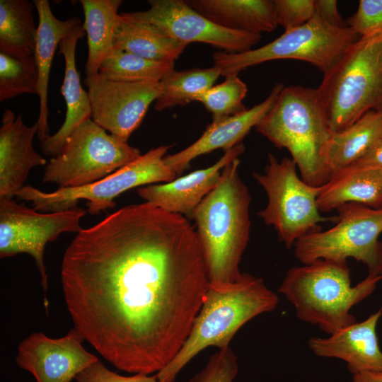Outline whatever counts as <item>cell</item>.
I'll return each mask as SVG.
<instances>
[{
    "instance_id": "ac0fdd59",
    "label": "cell",
    "mask_w": 382,
    "mask_h": 382,
    "mask_svg": "<svg viewBox=\"0 0 382 382\" xmlns=\"http://www.w3.org/2000/svg\"><path fill=\"white\" fill-rule=\"evenodd\" d=\"M283 88L282 83H277L268 96L259 104L237 115L212 120L194 143L179 152L166 156V164L179 175L194 158L218 149L226 151L241 144L270 110Z\"/></svg>"
},
{
    "instance_id": "3957f363",
    "label": "cell",
    "mask_w": 382,
    "mask_h": 382,
    "mask_svg": "<svg viewBox=\"0 0 382 382\" xmlns=\"http://www.w3.org/2000/svg\"><path fill=\"white\" fill-rule=\"evenodd\" d=\"M277 294L263 279L243 272L235 282H209L201 308L181 349L172 361L156 374L159 382H175L180 371L209 347H229L236 332L255 317L274 311Z\"/></svg>"
},
{
    "instance_id": "8fae6325",
    "label": "cell",
    "mask_w": 382,
    "mask_h": 382,
    "mask_svg": "<svg viewBox=\"0 0 382 382\" xmlns=\"http://www.w3.org/2000/svg\"><path fill=\"white\" fill-rule=\"evenodd\" d=\"M130 146L96 124L84 121L66 139L59 154L50 158L43 183L59 188L85 186L100 180L141 156Z\"/></svg>"
},
{
    "instance_id": "484cf974",
    "label": "cell",
    "mask_w": 382,
    "mask_h": 382,
    "mask_svg": "<svg viewBox=\"0 0 382 382\" xmlns=\"http://www.w3.org/2000/svg\"><path fill=\"white\" fill-rule=\"evenodd\" d=\"M381 139L382 111H369L347 128L333 132L327 149L332 174L359 160Z\"/></svg>"
},
{
    "instance_id": "836d02e7",
    "label": "cell",
    "mask_w": 382,
    "mask_h": 382,
    "mask_svg": "<svg viewBox=\"0 0 382 382\" xmlns=\"http://www.w3.org/2000/svg\"><path fill=\"white\" fill-rule=\"evenodd\" d=\"M276 21L284 30L300 27L315 14L314 0H273Z\"/></svg>"
},
{
    "instance_id": "4316f807",
    "label": "cell",
    "mask_w": 382,
    "mask_h": 382,
    "mask_svg": "<svg viewBox=\"0 0 382 382\" xmlns=\"http://www.w3.org/2000/svg\"><path fill=\"white\" fill-rule=\"evenodd\" d=\"M33 2L0 0V52L26 57L35 54L37 25Z\"/></svg>"
},
{
    "instance_id": "74e56055",
    "label": "cell",
    "mask_w": 382,
    "mask_h": 382,
    "mask_svg": "<svg viewBox=\"0 0 382 382\" xmlns=\"http://www.w3.org/2000/svg\"><path fill=\"white\" fill-rule=\"evenodd\" d=\"M353 382H382V371H363L353 374Z\"/></svg>"
},
{
    "instance_id": "ffe728a7",
    "label": "cell",
    "mask_w": 382,
    "mask_h": 382,
    "mask_svg": "<svg viewBox=\"0 0 382 382\" xmlns=\"http://www.w3.org/2000/svg\"><path fill=\"white\" fill-rule=\"evenodd\" d=\"M84 33L83 23L81 22L58 45L65 63L64 79L60 88L66 105L65 119L57 132L48 135L40 141V144L42 151L52 158L59 154L67 137L84 121L92 117L89 95L82 88L76 65L77 42Z\"/></svg>"
},
{
    "instance_id": "7c38bea8",
    "label": "cell",
    "mask_w": 382,
    "mask_h": 382,
    "mask_svg": "<svg viewBox=\"0 0 382 382\" xmlns=\"http://www.w3.org/2000/svg\"><path fill=\"white\" fill-rule=\"evenodd\" d=\"M86 212L75 207L61 212L41 213L13 199H0V257L19 253L32 256L40 274L46 311L48 275L44 262L45 246L63 233H79L82 229L80 221Z\"/></svg>"
},
{
    "instance_id": "8d00e7d4",
    "label": "cell",
    "mask_w": 382,
    "mask_h": 382,
    "mask_svg": "<svg viewBox=\"0 0 382 382\" xmlns=\"http://www.w3.org/2000/svg\"><path fill=\"white\" fill-rule=\"evenodd\" d=\"M350 166L364 169L382 170V139Z\"/></svg>"
},
{
    "instance_id": "d6986e66",
    "label": "cell",
    "mask_w": 382,
    "mask_h": 382,
    "mask_svg": "<svg viewBox=\"0 0 382 382\" xmlns=\"http://www.w3.org/2000/svg\"><path fill=\"white\" fill-rule=\"evenodd\" d=\"M382 307L365 320L354 323L328 337H314L308 345L319 357L337 358L347 362L352 374L382 371V350L376 333Z\"/></svg>"
},
{
    "instance_id": "f35d334b",
    "label": "cell",
    "mask_w": 382,
    "mask_h": 382,
    "mask_svg": "<svg viewBox=\"0 0 382 382\" xmlns=\"http://www.w3.org/2000/svg\"><path fill=\"white\" fill-rule=\"evenodd\" d=\"M381 274H382V272H381Z\"/></svg>"
},
{
    "instance_id": "277c9868",
    "label": "cell",
    "mask_w": 382,
    "mask_h": 382,
    "mask_svg": "<svg viewBox=\"0 0 382 382\" xmlns=\"http://www.w3.org/2000/svg\"><path fill=\"white\" fill-rule=\"evenodd\" d=\"M255 129L275 146L289 151L308 184L322 186L332 177L327 149L333 132L316 88L284 86Z\"/></svg>"
},
{
    "instance_id": "52a82bcc",
    "label": "cell",
    "mask_w": 382,
    "mask_h": 382,
    "mask_svg": "<svg viewBox=\"0 0 382 382\" xmlns=\"http://www.w3.org/2000/svg\"><path fill=\"white\" fill-rule=\"evenodd\" d=\"M360 37L348 26H332L315 16L304 25L285 30L273 41L240 52H215L214 66L221 75H238L247 68L277 59L306 62L323 74L334 66Z\"/></svg>"
},
{
    "instance_id": "e575fe53",
    "label": "cell",
    "mask_w": 382,
    "mask_h": 382,
    "mask_svg": "<svg viewBox=\"0 0 382 382\" xmlns=\"http://www.w3.org/2000/svg\"><path fill=\"white\" fill-rule=\"evenodd\" d=\"M76 382H159L156 375L135 374L120 375L108 369L100 360L93 363L75 377Z\"/></svg>"
},
{
    "instance_id": "7402d4cb",
    "label": "cell",
    "mask_w": 382,
    "mask_h": 382,
    "mask_svg": "<svg viewBox=\"0 0 382 382\" xmlns=\"http://www.w3.org/2000/svg\"><path fill=\"white\" fill-rule=\"evenodd\" d=\"M348 203L382 208V170L349 166L333 173L317 198L320 212H327Z\"/></svg>"
},
{
    "instance_id": "4dcf8cb0",
    "label": "cell",
    "mask_w": 382,
    "mask_h": 382,
    "mask_svg": "<svg viewBox=\"0 0 382 382\" xmlns=\"http://www.w3.org/2000/svg\"><path fill=\"white\" fill-rule=\"evenodd\" d=\"M225 77L222 83L212 86L197 100L212 113V120L233 116L247 110L243 103L248 92L246 84L238 75Z\"/></svg>"
},
{
    "instance_id": "603a6c76",
    "label": "cell",
    "mask_w": 382,
    "mask_h": 382,
    "mask_svg": "<svg viewBox=\"0 0 382 382\" xmlns=\"http://www.w3.org/2000/svg\"><path fill=\"white\" fill-rule=\"evenodd\" d=\"M196 11L224 28L261 35L278 26L273 0H185Z\"/></svg>"
},
{
    "instance_id": "f1b7e54d",
    "label": "cell",
    "mask_w": 382,
    "mask_h": 382,
    "mask_svg": "<svg viewBox=\"0 0 382 382\" xmlns=\"http://www.w3.org/2000/svg\"><path fill=\"white\" fill-rule=\"evenodd\" d=\"M174 62H160L113 48L102 62L99 74L117 81H161L174 70Z\"/></svg>"
},
{
    "instance_id": "6da1fadb",
    "label": "cell",
    "mask_w": 382,
    "mask_h": 382,
    "mask_svg": "<svg viewBox=\"0 0 382 382\" xmlns=\"http://www.w3.org/2000/svg\"><path fill=\"white\" fill-rule=\"evenodd\" d=\"M60 274L74 328L106 361L134 374H157L172 361L209 285L189 221L146 202L82 228Z\"/></svg>"
},
{
    "instance_id": "9a60e30c",
    "label": "cell",
    "mask_w": 382,
    "mask_h": 382,
    "mask_svg": "<svg viewBox=\"0 0 382 382\" xmlns=\"http://www.w3.org/2000/svg\"><path fill=\"white\" fill-rule=\"evenodd\" d=\"M83 340L75 328L57 339L42 332L31 333L18 346L16 364L30 372L36 382H71L99 360L83 347Z\"/></svg>"
},
{
    "instance_id": "8992f818",
    "label": "cell",
    "mask_w": 382,
    "mask_h": 382,
    "mask_svg": "<svg viewBox=\"0 0 382 382\" xmlns=\"http://www.w3.org/2000/svg\"><path fill=\"white\" fill-rule=\"evenodd\" d=\"M316 89L332 132L369 111H382V37H360Z\"/></svg>"
},
{
    "instance_id": "44dd1931",
    "label": "cell",
    "mask_w": 382,
    "mask_h": 382,
    "mask_svg": "<svg viewBox=\"0 0 382 382\" xmlns=\"http://www.w3.org/2000/svg\"><path fill=\"white\" fill-rule=\"evenodd\" d=\"M38 16L37 36L35 57L37 66L40 100L37 137L40 141L50 135L48 123V86L51 66L54 52L61 40L81 21L77 17L66 20L57 18L52 13L47 0L33 1Z\"/></svg>"
},
{
    "instance_id": "30bf717a",
    "label": "cell",
    "mask_w": 382,
    "mask_h": 382,
    "mask_svg": "<svg viewBox=\"0 0 382 382\" xmlns=\"http://www.w3.org/2000/svg\"><path fill=\"white\" fill-rule=\"evenodd\" d=\"M337 223L325 231L304 236L294 244V255L303 264L318 260L347 262L352 257L364 264L369 274L382 272V208L348 203L337 209Z\"/></svg>"
},
{
    "instance_id": "83f0119b",
    "label": "cell",
    "mask_w": 382,
    "mask_h": 382,
    "mask_svg": "<svg viewBox=\"0 0 382 382\" xmlns=\"http://www.w3.org/2000/svg\"><path fill=\"white\" fill-rule=\"evenodd\" d=\"M221 75L219 69L215 66L173 70L160 81L162 91L154 108L157 111H163L197 101L199 96L214 86Z\"/></svg>"
},
{
    "instance_id": "d6a6232c",
    "label": "cell",
    "mask_w": 382,
    "mask_h": 382,
    "mask_svg": "<svg viewBox=\"0 0 382 382\" xmlns=\"http://www.w3.org/2000/svg\"><path fill=\"white\" fill-rule=\"evenodd\" d=\"M347 25L359 37H382V0H360Z\"/></svg>"
},
{
    "instance_id": "d4e9b609",
    "label": "cell",
    "mask_w": 382,
    "mask_h": 382,
    "mask_svg": "<svg viewBox=\"0 0 382 382\" xmlns=\"http://www.w3.org/2000/svg\"><path fill=\"white\" fill-rule=\"evenodd\" d=\"M122 0H81L84 13L83 28L87 35L88 56L84 82L96 79L100 64L114 48L115 29Z\"/></svg>"
},
{
    "instance_id": "d590c367",
    "label": "cell",
    "mask_w": 382,
    "mask_h": 382,
    "mask_svg": "<svg viewBox=\"0 0 382 382\" xmlns=\"http://www.w3.org/2000/svg\"><path fill=\"white\" fill-rule=\"evenodd\" d=\"M315 16L326 23L337 28L347 27L342 19L335 0H314Z\"/></svg>"
},
{
    "instance_id": "5bb4252c",
    "label": "cell",
    "mask_w": 382,
    "mask_h": 382,
    "mask_svg": "<svg viewBox=\"0 0 382 382\" xmlns=\"http://www.w3.org/2000/svg\"><path fill=\"white\" fill-rule=\"evenodd\" d=\"M84 83L88 88L93 121L125 141L140 126L150 105L162 91L160 81H117L100 74Z\"/></svg>"
},
{
    "instance_id": "cb8c5ba5",
    "label": "cell",
    "mask_w": 382,
    "mask_h": 382,
    "mask_svg": "<svg viewBox=\"0 0 382 382\" xmlns=\"http://www.w3.org/2000/svg\"><path fill=\"white\" fill-rule=\"evenodd\" d=\"M120 14L113 40L115 49L151 61L175 62L187 46L151 23Z\"/></svg>"
},
{
    "instance_id": "1f68e13d",
    "label": "cell",
    "mask_w": 382,
    "mask_h": 382,
    "mask_svg": "<svg viewBox=\"0 0 382 382\" xmlns=\"http://www.w3.org/2000/svg\"><path fill=\"white\" fill-rule=\"evenodd\" d=\"M238 372L237 357L228 347L211 355L204 367L188 382H233Z\"/></svg>"
},
{
    "instance_id": "7a4b0ae2",
    "label": "cell",
    "mask_w": 382,
    "mask_h": 382,
    "mask_svg": "<svg viewBox=\"0 0 382 382\" xmlns=\"http://www.w3.org/2000/svg\"><path fill=\"white\" fill-rule=\"evenodd\" d=\"M235 158L194 211L192 218L211 284H228L241 275L239 265L250 238L251 197Z\"/></svg>"
},
{
    "instance_id": "9c48e42d",
    "label": "cell",
    "mask_w": 382,
    "mask_h": 382,
    "mask_svg": "<svg viewBox=\"0 0 382 382\" xmlns=\"http://www.w3.org/2000/svg\"><path fill=\"white\" fill-rule=\"evenodd\" d=\"M296 169L291 158L279 161L269 154L264 172L253 174L268 198L266 207L257 215L267 225L274 226L288 248L304 236L320 231V223L337 219L320 214L317 198L322 186L308 184L299 178Z\"/></svg>"
},
{
    "instance_id": "f546056e",
    "label": "cell",
    "mask_w": 382,
    "mask_h": 382,
    "mask_svg": "<svg viewBox=\"0 0 382 382\" xmlns=\"http://www.w3.org/2000/svg\"><path fill=\"white\" fill-rule=\"evenodd\" d=\"M39 75L35 55L18 57L0 52V101L37 94Z\"/></svg>"
},
{
    "instance_id": "ba28073f",
    "label": "cell",
    "mask_w": 382,
    "mask_h": 382,
    "mask_svg": "<svg viewBox=\"0 0 382 382\" xmlns=\"http://www.w3.org/2000/svg\"><path fill=\"white\" fill-rule=\"evenodd\" d=\"M170 145L159 146L141 155L134 161L95 183L77 187L58 188L46 192L25 185L16 197L31 202L36 211L48 213L67 210L81 199L86 201V212L91 215L115 207V199L122 193L141 185L168 183L177 174L164 158Z\"/></svg>"
},
{
    "instance_id": "e0dca14e",
    "label": "cell",
    "mask_w": 382,
    "mask_h": 382,
    "mask_svg": "<svg viewBox=\"0 0 382 382\" xmlns=\"http://www.w3.org/2000/svg\"><path fill=\"white\" fill-rule=\"evenodd\" d=\"M35 122L27 126L21 115L6 110L0 127V199H13L25 185L30 171L46 159L33 148L38 133Z\"/></svg>"
},
{
    "instance_id": "4fadbf2b",
    "label": "cell",
    "mask_w": 382,
    "mask_h": 382,
    "mask_svg": "<svg viewBox=\"0 0 382 382\" xmlns=\"http://www.w3.org/2000/svg\"><path fill=\"white\" fill-rule=\"evenodd\" d=\"M149 9L124 13L134 20L147 22L175 40L188 45L201 42L228 53L253 49L261 35L224 28L213 23L183 0H149Z\"/></svg>"
},
{
    "instance_id": "5b68a950",
    "label": "cell",
    "mask_w": 382,
    "mask_h": 382,
    "mask_svg": "<svg viewBox=\"0 0 382 382\" xmlns=\"http://www.w3.org/2000/svg\"><path fill=\"white\" fill-rule=\"evenodd\" d=\"M382 274L352 286L347 262L318 260L290 268L279 287L302 321L332 335L354 323L353 306L373 293Z\"/></svg>"
},
{
    "instance_id": "2e32d148",
    "label": "cell",
    "mask_w": 382,
    "mask_h": 382,
    "mask_svg": "<svg viewBox=\"0 0 382 382\" xmlns=\"http://www.w3.org/2000/svg\"><path fill=\"white\" fill-rule=\"evenodd\" d=\"M245 151L239 144L224 152L212 166L195 170L163 184H151L137 190L139 196L164 211L192 219L195 209L218 184L222 169Z\"/></svg>"
}]
</instances>
